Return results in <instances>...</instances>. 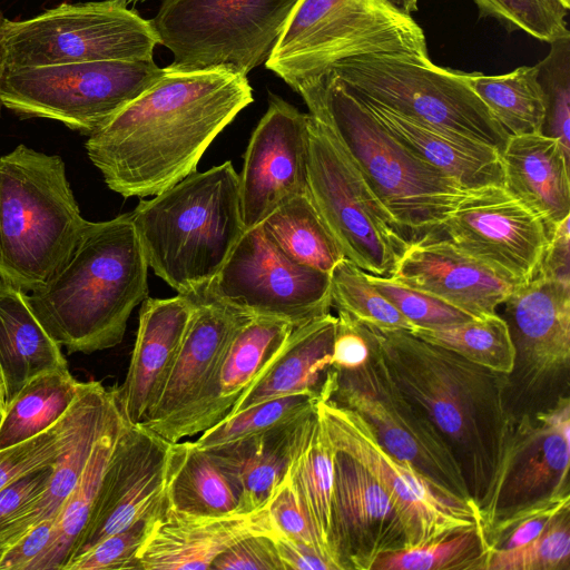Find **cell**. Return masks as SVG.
Masks as SVG:
<instances>
[{
	"mask_svg": "<svg viewBox=\"0 0 570 570\" xmlns=\"http://www.w3.org/2000/svg\"><path fill=\"white\" fill-rule=\"evenodd\" d=\"M368 55L430 59L421 27L385 0H298L265 65L294 90Z\"/></svg>",
	"mask_w": 570,
	"mask_h": 570,
	"instance_id": "obj_7",
	"label": "cell"
},
{
	"mask_svg": "<svg viewBox=\"0 0 570 570\" xmlns=\"http://www.w3.org/2000/svg\"><path fill=\"white\" fill-rule=\"evenodd\" d=\"M6 68L151 60L159 45L151 23L111 0L61 3L21 21L7 20Z\"/></svg>",
	"mask_w": 570,
	"mask_h": 570,
	"instance_id": "obj_12",
	"label": "cell"
},
{
	"mask_svg": "<svg viewBox=\"0 0 570 570\" xmlns=\"http://www.w3.org/2000/svg\"><path fill=\"white\" fill-rule=\"evenodd\" d=\"M194 308L189 295L147 297L128 371L115 386L120 409L131 424L146 422L157 405L178 355Z\"/></svg>",
	"mask_w": 570,
	"mask_h": 570,
	"instance_id": "obj_24",
	"label": "cell"
},
{
	"mask_svg": "<svg viewBox=\"0 0 570 570\" xmlns=\"http://www.w3.org/2000/svg\"><path fill=\"white\" fill-rule=\"evenodd\" d=\"M334 452L315 411L287 478L298 494L324 558L335 570H341L333 522Z\"/></svg>",
	"mask_w": 570,
	"mask_h": 570,
	"instance_id": "obj_34",
	"label": "cell"
},
{
	"mask_svg": "<svg viewBox=\"0 0 570 570\" xmlns=\"http://www.w3.org/2000/svg\"><path fill=\"white\" fill-rule=\"evenodd\" d=\"M316 407L266 432L206 450L229 480L238 499V513L265 508L287 476Z\"/></svg>",
	"mask_w": 570,
	"mask_h": 570,
	"instance_id": "obj_27",
	"label": "cell"
},
{
	"mask_svg": "<svg viewBox=\"0 0 570 570\" xmlns=\"http://www.w3.org/2000/svg\"><path fill=\"white\" fill-rule=\"evenodd\" d=\"M308 195L344 256L391 277L410 242L321 110L308 112Z\"/></svg>",
	"mask_w": 570,
	"mask_h": 570,
	"instance_id": "obj_8",
	"label": "cell"
},
{
	"mask_svg": "<svg viewBox=\"0 0 570 570\" xmlns=\"http://www.w3.org/2000/svg\"><path fill=\"white\" fill-rule=\"evenodd\" d=\"M164 495L168 511L197 517L239 514L229 480L214 458L193 441L169 444Z\"/></svg>",
	"mask_w": 570,
	"mask_h": 570,
	"instance_id": "obj_33",
	"label": "cell"
},
{
	"mask_svg": "<svg viewBox=\"0 0 570 570\" xmlns=\"http://www.w3.org/2000/svg\"><path fill=\"white\" fill-rule=\"evenodd\" d=\"M275 543L285 570H335L317 550L278 534Z\"/></svg>",
	"mask_w": 570,
	"mask_h": 570,
	"instance_id": "obj_55",
	"label": "cell"
},
{
	"mask_svg": "<svg viewBox=\"0 0 570 570\" xmlns=\"http://www.w3.org/2000/svg\"><path fill=\"white\" fill-rule=\"evenodd\" d=\"M503 305L515 348L512 373L521 392L534 393L569 368L570 281L535 274Z\"/></svg>",
	"mask_w": 570,
	"mask_h": 570,
	"instance_id": "obj_20",
	"label": "cell"
},
{
	"mask_svg": "<svg viewBox=\"0 0 570 570\" xmlns=\"http://www.w3.org/2000/svg\"><path fill=\"white\" fill-rule=\"evenodd\" d=\"M568 6H570V0H563Z\"/></svg>",
	"mask_w": 570,
	"mask_h": 570,
	"instance_id": "obj_59",
	"label": "cell"
},
{
	"mask_svg": "<svg viewBox=\"0 0 570 570\" xmlns=\"http://www.w3.org/2000/svg\"><path fill=\"white\" fill-rule=\"evenodd\" d=\"M309 111L321 110L410 242L440 236L468 190L400 144L331 72L295 90Z\"/></svg>",
	"mask_w": 570,
	"mask_h": 570,
	"instance_id": "obj_5",
	"label": "cell"
},
{
	"mask_svg": "<svg viewBox=\"0 0 570 570\" xmlns=\"http://www.w3.org/2000/svg\"><path fill=\"white\" fill-rule=\"evenodd\" d=\"M411 333L494 372L510 375L514 368V344L507 321L498 313L441 327H416Z\"/></svg>",
	"mask_w": 570,
	"mask_h": 570,
	"instance_id": "obj_38",
	"label": "cell"
},
{
	"mask_svg": "<svg viewBox=\"0 0 570 570\" xmlns=\"http://www.w3.org/2000/svg\"><path fill=\"white\" fill-rule=\"evenodd\" d=\"M317 402L307 393L269 399L224 419L193 442L199 449H209L253 436L301 417L314 410Z\"/></svg>",
	"mask_w": 570,
	"mask_h": 570,
	"instance_id": "obj_41",
	"label": "cell"
},
{
	"mask_svg": "<svg viewBox=\"0 0 570 570\" xmlns=\"http://www.w3.org/2000/svg\"><path fill=\"white\" fill-rule=\"evenodd\" d=\"M570 510L560 513L537 538L510 550L491 551L487 570H569Z\"/></svg>",
	"mask_w": 570,
	"mask_h": 570,
	"instance_id": "obj_45",
	"label": "cell"
},
{
	"mask_svg": "<svg viewBox=\"0 0 570 570\" xmlns=\"http://www.w3.org/2000/svg\"><path fill=\"white\" fill-rule=\"evenodd\" d=\"M163 73L154 59L6 68L0 100L21 118L57 120L90 136Z\"/></svg>",
	"mask_w": 570,
	"mask_h": 570,
	"instance_id": "obj_11",
	"label": "cell"
},
{
	"mask_svg": "<svg viewBox=\"0 0 570 570\" xmlns=\"http://www.w3.org/2000/svg\"><path fill=\"white\" fill-rule=\"evenodd\" d=\"M86 223L61 157L24 145L0 156V281L39 288Z\"/></svg>",
	"mask_w": 570,
	"mask_h": 570,
	"instance_id": "obj_6",
	"label": "cell"
},
{
	"mask_svg": "<svg viewBox=\"0 0 570 570\" xmlns=\"http://www.w3.org/2000/svg\"><path fill=\"white\" fill-rule=\"evenodd\" d=\"M148 264L131 213L88 222L30 306L68 353L90 354L121 343L127 322L148 297Z\"/></svg>",
	"mask_w": 570,
	"mask_h": 570,
	"instance_id": "obj_3",
	"label": "cell"
},
{
	"mask_svg": "<svg viewBox=\"0 0 570 570\" xmlns=\"http://www.w3.org/2000/svg\"><path fill=\"white\" fill-rule=\"evenodd\" d=\"M333 370L328 400L357 412L395 458L410 463L450 494L475 503L450 448L396 386L373 346L364 366L352 371Z\"/></svg>",
	"mask_w": 570,
	"mask_h": 570,
	"instance_id": "obj_14",
	"label": "cell"
},
{
	"mask_svg": "<svg viewBox=\"0 0 570 570\" xmlns=\"http://www.w3.org/2000/svg\"><path fill=\"white\" fill-rule=\"evenodd\" d=\"M332 307L379 330L413 332L416 326L368 281L364 271L346 257L330 273Z\"/></svg>",
	"mask_w": 570,
	"mask_h": 570,
	"instance_id": "obj_40",
	"label": "cell"
},
{
	"mask_svg": "<svg viewBox=\"0 0 570 570\" xmlns=\"http://www.w3.org/2000/svg\"><path fill=\"white\" fill-rule=\"evenodd\" d=\"M491 548L483 525L379 557L371 570H487Z\"/></svg>",
	"mask_w": 570,
	"mask_h": 570,
	"instance_id": "obj_39",
	"label": "cell"
},
{
	"mask_svg": "<svg viewBox=\"0 0 570 570\" xmlns=\"http://www.w3.org/2000/svg\"><path fill=\"white\" fill-rule=\"evenodd\" d=\"M8 404L6 382L0 370V419L3 416Z\"/></svg>",
	"mask_w": 570,
	"mask_h": 570,
	"instance_id": "obj_58",
	"label": "cell"
},
{
	"mask_svg": "<svg viewBox=\"0 0 570 570\" xmlns=\"http://www.w3.org/2000/svg\"><path fill=\"white\" fill-rule=\"evenodd\" d=\"M81 384L75 401L55 425L27 441L0 450V491L32 472L51 468L57 462L79 414Z\"/></svg>",
	"mask_w": 570,
	"mask_h": 570,
	"instance_id": "obj_42",
	"label": "cell"
},
{
	"mask_svg": "<svg viewBox=\"0 0 570 570\" xmlns=\"http://www.w3.org/2000/svg\"><path fill=\"white\" fill-rule=\"evenodd\" d=\"M365 274L376 289L416 327H441L472 318L428 294L400 285L387 277Z\"/></svg>",
	"mask_w": 570,
	"mask_h": 570,
	"instance_id": "obj_48",
	"label": "cell"
},
{
	"mask_svg": "<svg viewBox=\"0 0 570 570\" xmlns=\"http://www.w3.org/2000/svg\"><path fill=\"white\" fill-rule=\"evenodd\" d=\"M193 313L170 375L150 417L153 429L186 407L206 384L237 330L252 316L206 287L194 294Z\"/></svg>",
	"mask_w": 570,
	"mask_h": 570,
	"instance_id": "obj_26",
	"label": "cell"
},
{
	"mask_svg": "<svg viewBox=\"0 0 570 570\" xmlns=\"http://www.w3.org/2000/svg\"><path fill=\"white\" fill-rule=\"evenodd\" d=\"M480 16L498 20L507 30H522L541 41L569 36L563 0H473Z\"/></svg>",
	"mask_w": 570,
	"mask_h": 570,
	"instance_id": "obj_44",
	"label": "cell"
},
{
	"mask_svg": "<svg viewBox=\"0 0 570 570\" xmlns=\"http://www.w3.org/2000/svg\"><path fill=\"white\" fill-rule=\"evenodd\" d=\"M316 411L333 446L357 461L387 492L404 522L409 547L483 525L476 503L450 494L391 454L357 412L328 399L320 400Z\"/></svg>",
	"mask_w": 570,
	"mask_h": 570,
	"instance_id": "obj_13",
	"label": "cell"
},
{
	"mask_svg": "<svg viewBox=\"0 0 570 570\" xmlns=\"http://www.w3.org/2000/svg\"><path fill=\"white\" fill-rule=\"evenodd\" d=\"M337 317L331 313L294 327L269 367L238 397L226 417L269 399L307 393L326 400L332 391V351ZM225 417V419H226Z\"/></svg>",
	"mask_w": 570,
	"mask_h": 570,
	"instance_id": "obj_28",
	"label": "cell"
},
{
	"mask_svg": "<svg viewBox=\"0 0 570 570\" xmlns=\"http://www.w3.org/2000/svg\"><path fill=\"white\" fill-rule=\"evenodd\" d=\"M389 278L438 298L472 318L495 314L497 307L515 287L462 253L444 236L410 243Z\"/></svg>",
	"mask_w": 570,
	"mask_h": 570,
	"instance_id": "obj_23",
	"label": "cell"
},
{
	"mask_svg": "<svg viewBox=\"0 0 570 570\" xmlns=\"http://www.w3.org/2000/svg\"><path fill=\"white\" fill-rule=\"evenodd\" d=\"M440 236L512 286L535 275L549 243L543 222L501 186L472 190Z\"/></svg>",
	"mask_w": 570,
	"mask_h": 570,
	"instance_id": "obj_17",
	"label": "cell"
},
{
	"mask_svg": "<svg viewBox=\"0 0 570 570\" xmlns=\"http://www.w3.org/2000/svg\"><path fill=\"white\" fill-rule=\"evenodd\" d=\"M166 512L164 495L149 512L129 527L101 540L65 570H140V550Z\"/></svg>",
	"mask_w": 570,
	"mask_h": 570,
	"instance_id": "obj_46",
	"label": "cell"
},
{
	"mask_svg": "<svg viewBox=\"0 0 570 570\" xmlns=\"http://www.w3.org/2000/svg\"><path fill=\"white\" fill-rule=\"evenodd\" d=\"M238 181L227 160L130 212L148 266L178 294L208 286L245 232Z\"/></svg>",
	"mask_w": 570,
	"mask_h": 570,
	"instance_id": "obj_4",
	"label": "cell"
},
{
	"mask_svg": "<svg viewBox=\"0 0 570 570\" xmlns=\"http://www.w3.org/2000/svg\"><path fill=\"white\" fill-rule=\"evenodd\" d=\"M7 18H4L3 13L0 11V80L1 76L3 73V70L6 69V48L3 42L4 37V27L7 22ZM1 100H0V111H1Z\"/></svg>",
	"mask_w": 570,
	"mask_h": 570,
	"instance_id": "obj_57",
	"label": "cell"
},
{
	"mask_svg": "<svg viewBox=\"0 0 570 570\" xmlns=\"http://www.w3.org/2000/svg\"><path fill=\"white\" fill-rule=\"evenodd\" d=\"M259 226L287 257L302 265L331 273L345 257L308 194L289 198Z\"/></svg>",
	"mask_w": 570,
	"mask_h": 570,
	"instance_id": "obj_36",
	"label": "cell"
},
{
	"mask_svg": "<svg viewBox=\"0 0 570 570\" xmlns=\"http://www.w3.org/2000/svg\"><path fill=\"white\" fill-rule=\"evenodd\" d=\"M333 522L341 570H371L386 553L409 548L401 514L384 488L334 448Z\"/></svg>",
	"mask_w": 570,
	"mask_h": 570,
	"instance_id": "obj_22",
	"label": "cell"
},
{
	"mask_svg": "<svg viewBox=\"0 0 570 570\" xmlns=\"http://www.w3.org/2000/svg\"><path fill=\"white\" fill-rule=\"evenodd\" d=\"M267 508L282 535L311 547L324 557L298 494L287 476L272 495Z\"/></svg>",
	"mask_w": 570,
	"mask_h": 570,
	"instance_id": "obj_50",
	"label": "cell"
},
{
	"mask_svg": "<svg viewBox=\"0 0 570 570\" xmlns=\"http://www.w3.org/2000/svg\"><path fill=\"white\" fill-rule=\"evenodd\" d=\"M253 100L238 71L168 66L85 148L109 189L125 198L155 196L196 173L213 140Z\"/></svg>",
	"mask_w": 570,
	"mask_h": 570,
	"instance_id": "obj_1",
	"label": "cell"
},
{
	"mask_svg": "<svg viewBox=\"0 0 570 570\" xmlns=\"http://www.w3.org/2000/svg\"><path fill=\"white\" fill-rule=\"evenodd\" d=\"M207 288L235 308L294 327L328 314L332 307L330 273L287 257L259 225L245 229Z\"/></svg>",
	"mask_w": 570,
	"mask_h": 570,
	"instance_id": "obj_15",
	"label": "cell"
},
{
	"mask_svg": "<svg viewBox=\"0 0 570 570\" xmlns=\"http://www.w3.org/2000/svg\"><path fill=\"white\" fill-rule=\"evenodd\" d=\"M336 317L332 366L341 371L364 366L372 356L368 326L343 311H337Z\"/></svg>",
	"mask_w": 570,
	"mask_h": 570,
	"instance_id": "obj_52",
	"label": "cell"
},
{
	"mask_svg": "<svg viewBox=\"0 0 570 570\" xmlns=\"http://www.w3.org/2000/svg\"><path fill=\"white\" fill-rule=\"evenodd\" d=\"M170 442L126 421L89 520L66 567L108 535L140 519L164 499Z\"/></svg>",
	"mask_w": 570,
	"mask_h": 570,
	"instance_id": "obj_19",
	"label": "cell"
},
{
	"mask_svg": "<svg viewBox=\"0 0 570 570\" xmlns=\"http://www.w3.org/2000/svg\"><path fill=\"white\" fill-rule=\"evenodd\" d=\"M53 520L39 522L14 543L1 559L0 570H30L31 564L41 556L50 541Z\"/></svg>",
	"mask_w": 570,
	"mask_h": 570,
	"instance_id": "obj_53",
	"label": "cell"
},
{
	"mask_svg": "<svg viewBox=\"0 0 570 570\" xmlns=\"http://www.w3.org/2000/svg\"><path fill=\"white\" fill-rule=\"evenodd\" d=\"M358 99L400 144L465 189L504 187L501 153L494 147Z\"/></svg>",
	"mask_w": 570,
	"mask_h": 570,
	"instance_id": "obj_30",
	"label": "cell"
},
{
	"mask_svg": "<svg viewBox=\"0 0 570 570\" xmlns=\"http://www.w3.org/2000/svg\"><path fill=\"white\" fill-rule=\"evenodd\" d=\"M254 534L277 537L267 505L247 514L197 517L168 511L139 553L140 570H205L237 541Z\"/></svg>",
	"mask_w": 570,
	"mask_h": 570,
	"instance_id": "obj_25",
	"label": "cell"
},
{
	"mask_svg": "<svg viewBox=\"0 0 570 570\" xmlns=\"http://www.w3.org/2000/svg\"><path fill=\"white\" fill-rule=\"evenodd\" d=\"M308 114L269 94L238 174L245 229L261 225L278 206L308 194Z\"/></svg>",
	"mask_w": 570,
	"mask_h": 570,
	"instance_id": "obj_18",
	"label": "cell"
},
{
	"mask_svg": "<svg viewBox=\"0 0 570 570\" xmlns=\"http://www.w3.org/2000/svg\"><path fill=\"white\" fill-rule=\"evenodd\" d=\"M293 328L292 324L278 318L252 316L234 334L197 396L178 413L149 430L174 443L203 433L223 421L238 397L269 367Z\"/></svg>",
	"mask_w": 570,
	"mask_h": 570,
	"instance_id": "obj_21",
	"label": "cell"
},
{
	"mask_svg": "<svg viewBox=\"0 0 570 570\" xmlns=\"http://www.w3.org/2000/svg\"><path fill=\"white\" fill-rule=\"evenodd\" d=\"M570 401L512 415L491 490L481 505L484 528L520 508L569 492Z\"/></svg>",
	"mask_w": 570,
	"mask_h": 570,
	"instance_id": "obj_16",
	"label": "cell"
},
{
	"mask_svg": "<svg viewBox=\"0 0 570 570\" xmlns=\"http://www.w3.org/2000/svg\"><path fill=\"white\" fill-rule=\"evenodd\" d=\"M566 510H570V493L537 501L499 518L484 528L491 551L510 550L530 542Z\"/></svg>",
	"mask_w": 570,
	"mask_h": 570,
	"instance_id": "obj_47",
	"label": "cell"
},
{
	"mask_svg": "<svg viewBox=\"0 0 570 570\" xmlns=\"http://www.w3.org/2000/svg\"><path fill=\"white\" fill-rule=\"evenodd\" d=\"M115 389V386H114ZM116 390L106 423L80 478L53 520L50 541L30 570H62L89 520L105 471L126 423Z\"/></svg>",
	"mask_w": 570,
	"mask_h": 570,
	"instance_id": "obj_32",
	"label": "cell"
},
{
	"mask_svg": "<svg viewBox=\"0 0 570 570\" xmlns=\"http://www.w3.org/2000/svg\"><path fill=\"white\" fill-rule=\"evenodd\" d=\"M466 79L510 136L542 131L546 101L534 66H521L500 76L468 72Z\"/></svg>",
	"mask_w": 570,
	"mask_h": 570,
	"instance_id": "obj_37",
	"label": "cell"
},
{
	"mask_svg": "<svg viewBox=\"0 0 570 570\" xmlns=\"http://www.w3.org/2000/svg\"><path fill=\"white\" fill-rule=\"evenodd\" d=\"M534 68L546 101L542 134L557 139L570 155V35L550 42Z\"/></svg>",
	"mask_w": 570,
	"mask_h": 570,
	"instance_id": "obj_43",
	"label": "cell"
},
{
	"mask_svg": "<svg viewBox=\"0 0 570 570\" xmlns=\"http://www.w3.org/2000/svg\"><path fill=\"white\" fill-rule=\"evenodd\" d=\"M570 217L550 234L548 246L535 274L570 281Z\"/></svg>",
	"mask_w": 570,
	"mask_h": 570,
	"instance_id": "obj_54",
	"label": "cell"
},
{
	"mask_svg": "<svg viewBox=\"0 0 570 570\" xmlns=\"http://www.w3.org/2000/svg\"><path fill=\"white\" fill-rule=\"evenodd\" d=\"M368 330L392 380L445 441L480 508L491 490L512 417L507 410L509 375L409 331Z\"/></svg>",
	"mask_w": 570,
	"mask_h": 570,
	"instance_id": "obj_2",
	"label": "cell"
},
{
	"mask_svg": "<svg viewBox=\"0 0 570 570\" xmlns=\"http://www.w3.org/2000/svg\"><path fill=\"white\" fill-rule=\"evenodd\" d=\"M298 0H161L151 20L176 69L229 68L246 75L266 62Z\"/></svg>",
	"mask_w": 570,
	"mask_h": 570,
	"instance_id": "obj_10",
	"label": "cell"
},
{
	"mask_svg": "<svg viewBox=\"0 0 570 570\" xmlns=\"http://www.w3.org/2000/svg\"><path fill=\"white\" fill-rule=\"evenodd\" d=\"M51 469L32 472L0 491V561L14 544L17 527L46 488Z\"/></svg>",
	"mask_w": 570,
	"mask_h": 570,
	"instance_id": "obj_49",
	"label": "cell"
},
{
	"mask_svg": "<svg viewBox=\"0 0 570 570\" xmlns=\"http://www.w3.org/2000/svg\"><path fill=\"white\" fill-rule=\"evenodd\" d=\"M80 384L68 367L43 372L29 380L8 401L0 419V450L55 425L75 401Z\"/></svg>",
	"mask_w": 570,
	"mask_h": 570,
	"instance_id": "obj_35",
	"label": "cell"
},
{
	"mask_svg": "<svg viewBox=\"0 0 570 570\" xmlns=\"http://www.w3.org/2000/svg\"><path fill=\"white\" fill-rule=\"evenodd\" d=\"M504 188L535 214L548 235L570 217L568 155L542 132L510 136L501 153Z\"/></svg>",
	"mask_w": 570,
	"mask_h": 570,
	"instance_id": "obj_29",
	"label": "cell"
},
{
	"mask_svg": "<svg viewBox=\"0 0 570 570\" xmlns=\"http://www.w3.org/2000/svg\"><path fill=\"white\" fill-rule=\"evenodd\" d=\"M328 71L361 99L500 153L510 137L469 85L468 72L394 55L352 57Z\"/></svg>",
	"mask_w": 570,
	"mask_h": 570,
	"instance_id": "obj_9",
	"label": "cell"
},
{
	"mask_svg": "<svg viewBox=\"0 0 570 570\" xmlns=\"http://www.w3.org/2000/svg\"><path fill=\"white\" fill-rule=\"evenodd\" d=\"M67 367L61 346L33 313L28 294L0 281V370L8 401L32 377Z\"/></svg>",
	"mask_w": 570,
	"mask_h": 570,
	"instance_id": "obj_31",
	"label": "cell"
},
{
	"mask_svg": "<svg viewBox=\"0 0 570 570\" xmlns=\"http://www.w3.org/2000/svg\"><path fill=\"white\" fill-rule=\"evenodd\" d=\"M390 6H392L397 11L404 14H412L417 10L419 0H385Z\"/></svg>",
	"mask_w": 570,
	"mask_h": 570,
	"instance_id": "obj_56",
	"label": "cell"
},
{
	"mask_svg": "<svg viewBox=\"0 0 570 570\" xmlns=\"http://www.w3.org/2000/svg\"><path fill=\"white\" fill-rule=\"evenodd\" d=\"M212 570H285L275 537L254 534L243 538L213 562Z\"/></svg>",
	"mask_w": 570,
	"mask_h": 570,
	"instance_id": "obj_51",
	"label": "cell"
}]
</instances>
